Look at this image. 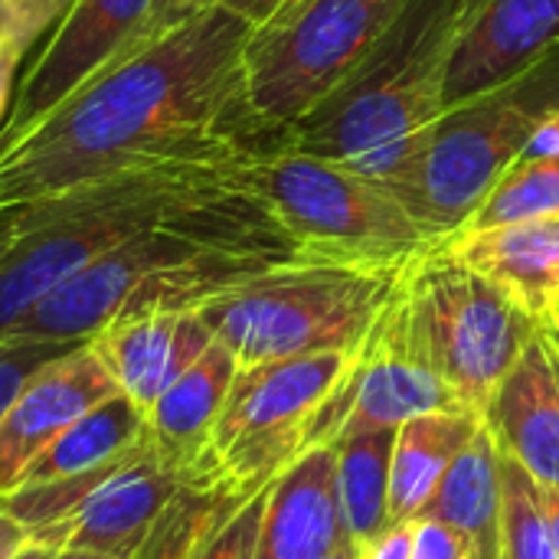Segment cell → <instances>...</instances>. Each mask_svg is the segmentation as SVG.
I'll return each instance as SVG.
<instances>
[{
    "instance_id": "1",
    "label": "cell",
    "mask_w": 559,
    "mask_h": 559,
    "mask_svg": "<svg viewBox=\"0 0 559 559\" xmlns=\"http://www.w3.org/2000/svg\"><path fill=\"white\" fill-rule=\"evenodd\" d=\"M249 33L252 23L226 7L193 10L0 138V213L141 167L233 160L275 144L246 98Z\"/></svg>"
},
{
    "instance_id": "2",
    "label": "cell",
    "mask_w": 559,
    "mask_h": 559,
    "mask_svg": "<svg viewBox=\"0 0 559 559\" xmlns=\"http://www.w3.org/2000/svg\"><path fill=\"white\" fill-rule=\"evenodd\" d=\"M242 157L183 197L160 223L72 275L10 331L79 344L131 314L200 311L242 282L301 259L242 180Z\"/></svg>"
},
{
    "instance_id": "3",
    "label": "cell",
    "mask_w": 559,
    "mask_h": 559,
    "mask_svg": "<svg viewBox=\"0 0 559 559\" xmlns=\"http://www.w3.org/2000/svg\"><path fill=\"white\" fill-rule=\"evenodd\" d=\"M485 0H406L354 75L282 141L341 160L396 197L445 111V85Z\"/></svg>"
},
{
    "instance_id": "4",
    "label": "cell",
    "mask_w": 559,
    "mask_h": 559,
    "mask_svg": "<svg viewBox=\"0 0 559 559\" xmlns=\"http://www.w3.org/2000/svg\"><path fill=\"white\" fill-rule=\"evenodd\" d=\"M233 160L154 164L16 210V239L0 262V334L95 259L160 223Z\"/></svg>"
},
{
    "instance_id": "5",
    "label": "cell",
    "mask_w": 559,
    "mask_h": 559,
    "mask_svg": "<svg viewBox=\"0 0 559 559\" xmlns=\"http://www.w3.org/2000/svg\"><path fill=\"white\" fill-rule=\"evenodd\" d=\"M242 180L272 210L301 259L403 269L429 246V233L380 180L282 138L242 157Z\"/></svg>"
},
{
    "instance_id": "6",
    "label": "cell",
    "mask_w": 559,
    "mask_h": 559,
    "mask_svg": "<svg viewBox=\"0 0 559 559\" xmlns=\"http://www.w3.org/2000/svg\"><path fill=\"white\" fill-rule=\"evenodd\" d=\"M550 115H559V46L514 79L449 105L436 118L400 190L432 242L449 239L475 216Z\"/></svg>"
},
{
    "instance_id": "7",
    "label": "cell",
    "mask_w": 559,
    "mask_h": 559,
    "mask_svg": "<svg viewBox=\"0 0 559 559\" xmlns=\"http://www.w3.org/2000/svg\"><path fill=\"white\" fill-rule=\"evenodd\" d=\"M406 269V265H403ZM403 269L295 259L203 305L200 314L239 367L278 357L360 350Z\"/></svg>"
},
{
    "instance_id": "8",
    "label": "cell",
    "mask_w": 559,
    "mask_h": 559,
    "mask_svg": "<svg viewBox=\"0 0 559 559\" xmlns=\"http://www.w3.org/2000/svg\"><path fill=\"white\" fill-rule=\"evenodd\" d=\"M419 347L459 403L485 423L488 403L540 321L439 242L403 269Z\"/></svg>"
},
{
    "instance_id": "9",
    "label": "cell",
    "mask_w": 559,
    "mask_h": 559,
    "mask_svg": "<svg viewBox=\"0 0 559 559\" xmlns=\"http://www.w3.org/2000/svg\"><path fill=\"white\" fill-rule=\"evenodd\" d=\"M406 0H285L246 43V98L275 138L331 98Z\"/></svg>"
},
{
    "instance_id": "10",
    "label": "cell",
    "mask_w": 559,
    "mask_h": 559,
    "mask_svg": "<svg viewBox=\"0 0 559 559\" xmlns=\"http://www.w3.org/2000/svg\"><path fill=\"white\" fill-rule=\"evenodd\" d=\"M354 360L357 350H324L239 367L210 439V475L255 495L308 449L324 445V406Z\"/></svg>"
},
{
    "instance_id": "11",
    "label": "cell",
    "mask_w": 559,
    "mask_h": 559,
    "mask_svg": "<svg viewBox=\"0 0 559 559\" xmlns=\"http://www.w3.org/2000/svg\"><path fill=\"white\" fill-rule=\"evenodd\" d=\"M157 3L160 0H75L33 56L23 79H16L0 138L29 128L138 49L151 36Z\"/></svg>"
},
{
    "instance_id": "12",
    "label": "cell",
    "mask_w": 559,
    "mask_h": 559,
    "mask_svg": "<svg viewBox=\"0 0 559 559\" xmlns=\"http://www.w3.org/2000/svg\"><path fill=\"white\" fill-rule=\"evenodd\" d=\"M423 413H468L426 360L403 278L357 350L350 370V403L334 442L400 429Z\"/></svg>"
},
{
    "instance_id": "13",
    "label": "cell",
    "mask_w": 559,
    "mask_h": 559,
    "mask_svg": "<svg viewBox=\"0 0 559 559\" xmlns=\"http://www.w3.org/2000/svg\"><path fill=\"white\" fill-rule=\"evenodd\" d=\"M190 478L197 475L180 472L160 459L147 432L141 449L124 465H118L62 524L33 534L56 547H92L105 554L134 557L164 508Z\"/></svg>"
},
{
    "instance_id": "14",
    "label": "cell",
    "mask_w": 559,
    "mask_h": 559,
    "mask_svg": "<svg viewBox=\"0 0 559 559\" xmlns=\"http://www.w3.org/2000/svg\"><path fill=\"white\" fill-rule=\"evenodd\" d=\"M115 393V380L85 341L43 364L0 419V498L59 432Z\"/></svg>"
},
{
    "instance_id": "15",
    "label": "cell",
    "mask_w": 559,
    "mask_h": 559,
    "mask_svg": "<svg viewBox=\"0 0 559 559\" xmlns=\"http://www.w3.org/2000/svg\"><path fill=\"white\" fill-rule=\"evenodd\" d=\"M213 341L200 311H151L111 321L85 344L102 360L118 393L147 413Z\"/></svg>"
},
{
    "instance_id": "16",
    "label": "cell",
    "mask_w": 559,
    "mask_h": 559,
    "mask_svg": "<svg viewBox=\"0 0 559 559\" xmlns=\"http://www.w3.org/2000/svg\"><path fill=\"white\" fill-rule=\"evenodd\" d=\"M485 426L537 485L559 488V354L544 328L495 390Z\"/></svg>"
},
{
    "instance_id": "17",
    "label": "cell",
    "mask_w": 559,
    "mask_h": 559,
    "mask_svg": "<svg viewBox=\"0 0 559 559\" xmlns=\"http://www.w3.org/2000/svg\"><path fill=\"white\" fill-rule=\"evenodd\" d=\"M344 537L337 452L324 442L272 481L252 559H324Z\"/></svg>"
},
{
    "instance_id": "18",
    "label": "cell",
    "mask_w": 559,
    "mask_h": 559,
    "mask_svg": "<svg viewBox=\"0 0 559 559\" xmlns=\"http://www.w3.org/2000/svg\"><path fill=\"white\" fill-rule=\"evenodd\" d=\"M559 46V0H485L455 56L445 108L488 92Z\"/></svg>"
},
{
    "instance_id": "19",
    "label": "cell",
    "mask_w": 559,
    "mask_h": 559,
    "mask_svg": "<svg viewBox=\"0 0 559 559\" xmlns=\"http://www.w3.org/2000/svg\"><path fill=\"white\" fill-rule=\"evenodd\" d=\"M439 246L514 295L537 321L559 288V213L459 229Z\"/></svg>"
},
{
    "instance_id": "20",
    "label": "cell",
    "mask_w": 559,
    "mask_h": 559,
    "mask_svg": "<svg viewBox=\"0 0 559 559\" xmlns=\"http://www.w3.org/2000/svg\"><path fill=\"white\" fill-rule=\"evenodd\" d=\"M236 373V354L223 341H213L180 373V380H174V386L147 409V432L164 462H170L180 472L210 478V439Z\"/></svg>"
},
{
    "instance_id": "21",
    "label": "cell",
    "mask_w": 559,
    "mask_h": 559,
    "mask_svg": "<svg viewBox=\"0 0 559 559\" xmlns=\"http://www.w3.org/2000/svg\"><path fill=\"white\" fill-rule=\"evenodd\" d=\"M423 518L455 527L472 559H501V449L485 423L442 475Z\"/></svg>"
},
{
    "instance_id": "22",
    "label": "cell",
    "mask_w": 559,
    "mask_h": 559,
    "mask_svg": "<svg viewBox=\"0 0 559 559\" xmlns=\"http://www.w3.org/2000/svg\"><path fill=\"white\" fill-rule=\"evenodd\" d=\"M481 419L472 413H423L396 429L390 465V524L423 518L449 465L462 455Z\"/></svg>"
},
{
    "instance_id": "23",
    "label": "cell",
    "mask_w": 559,
    "mask_h": 559,
    "mask_svg": "<svg viewBox=\"0 0 559 559\" xmlns=\"http://www.w3.org/2000/svg\"><path fill=\"white\" fill-rule=\"evenodd\" d=\"M144 439H147V413L124 393H115L98 406H92L85 416H79L66 432H59L29 462V468L13 485V491L105 468L121 455H128Z\"/></svg>"
},
{
    "instance_id": "24",
    "label": "cell",
    "mask_w": 559,
    "mask_h": 559,
    "mask_svg": "<svg viewBox=\"0 0 559 559\" xmlns=\"http://www.w3.org/2000/svg\"><path fill=\"white\" fill-rule=\"evenodd\" d=\"M396 429L331 442L337 452V501L344 534L364 550L390 527V465Z\"/></svg>"
},
{
    "instance_id": "25",
    "label": "cell",
    "mask_w": 559,
    "mask_h": 559,
    "mask_svg": "<svg viewBox=\"0 0 559 559\" xmlns=\"http://www.w3.org/2000/svg\"><path fill=\"white\" fill-rule=\"evenodd\" d=\"M249 495L233 491L213 478H190L177 498L164 508L144 544L131 559H190L193 550L246 501Z\"/></svg>"
},
{
    "instance_id": "26",
    "label": "cell",
    "mask_w": 559,
    "mask_h": 559,
    "mask_svg": "<svg viewBox=\"0 0 559 559\" xmlns=\"http://www.w3.org/2000/svg\"><path fill=\"white\" fill-rule=\"evenodd\" d=\"M501 559H559L534 475L501 452Z\"/></svg>"
},
{
    "instance_id": "27",
    "label": "cell",
    "mask_w": 559,
    "mask_h": 559,
    "mask_svg": "<svg viewBox=\"0 0 559 559\" xmlns=\"http://www.w3.org/2000/svg\"><path fill=\"white\" fill-rule=\"evenodd\" d=\"M559 213V151L511 167L462 229H481Z\"/></svg>"
},
{
    "instance_id": "28",
    "label": "cell",
    "mask_w": 559,
    "mask_h": 559,
    "mask_svg": "<svg viewBox=\"0 0 559 559\" xmlns=\"http://www.w3.org/2000/svg\"><path fill=\"white\" fill-rule=\"evenodd\" d=\"M82 344V341H79ZM75 344L69 341H39V337H26V334H0V419L7 413V406L13 403V396L20 393V386L52 357H59L62 350H69Z\"/></svg>"
},
{
    "instance_id": "29",
    "label": "cell",
    "mask_w": 559,
    "mask_h": 559,
    "mask_svg": "<svg viewBox=\"0 0 559 559\" xmlns=\"http://www.w3.org/2000/svg\"><path fill=\"white\" fill-rule=\"evenodd\" d=\"M269 488H259L255 495H249L197 550L190 559H252L255 554V540H259V524H262V511L269 501Z\"/></svg>"
},
{
    "instance_id": "30",
    "label": "cell",
    "mask_w": 559,
    "mask_h": 559,
    "mask_svg": "<svg viewBox=\"0 0 559 559\" xmlns=\"http://www.w3.org/2000/svg\"><path fill=\"white\" fill-rule=\"evenodd\" d=\"M75 0H10V43L26 56L56 23L69 13Z\"/></svg>"
},
{
    "instance_id": "31",
    "label": "cell",
    "mask_w": 559,
    "mask_h": 559,
    "mask_svg": "<svg viewBox=\"0 0 559 559\" xmlns=\"http://www.w3.org/2000/svg\"><path fill=\"white\" fill-rule=\"evenodd\" d=\"M413 559H472L468 540L436 521V518H416L413 521Z\"/></svg>"
},
{
    "instance_id": "32",
    "label": "cell",
    "mask_w": 559,
    "mask_h": 559,
    "mask_svg": "<svg viewBox=\"0 0 559 559\" xmlns=\"http://www.w3.org/2000/svg\"><path fill=\"white\" fill-rule=\"evenodd\" d=\"M282 3H285V0H180L174 23H177L180 16H187V13H193V10H203V7H226V10H233L236 16H242L246 23L259 26L262 20H269V16L275 13Z\"/></svg>"
},
{
    "instance_id": "33",
    "label": "cell",
    "mask_w": 559,
    "mask_h": 559,
    "mask_svg": "<svg viewBox=\"0 0 559 559\" xmlns=\"http://www.w3.org/2000/svg\"><path fill=\"white\" fill-rule=\"evenodd\" d=\"M364 559H413V521L390 524L367 550Z\"/></svg>"
},
{
    "instance_id": "34",
    "label": "cell",
    "mask_w": 559,
    "mask_h": 559,
    "mask_svg": "<svg viewBox=\"0 0 559 559\" xmlns=\"http://www.w3.org/2000/svg\"><path fill=\"white\" fill-rule=\"evenodd\" d=\"M20 62H23V52H20L10 39H3V43H0V128H3L7 111H10V105H13L16 69H20Z\"/></svg>"
},
{
    "instance_id": "35",
    "label": "cell",
    "mask_w": 559,
    "mask_h": 559,
    "mask_svg": "<svg viewBox=\"0 0 559 559\" xmlns=\"http://www.w3.org/2000/svg\"><path fill=\"white\" fill-rule=\"evenodd\" d=\"M33 537V531L0 504V559H13L20 554V547Z\"/></svg>"
},
{
    "instance_id": "36",
    "label": "cell",
    "mask_w": 559,
    "mask_h": 559,
    "mask_svg": "<svg viewBox=\"0 0 559 559\" xmlns=\"http://www.w3.org/2000/svg\"><path fill=\"white\" fill-rule=\"evenodd\" d=\"M56 554H59L56 544H49V540H43V537L33 534V537L20 547V554L13 559H56Z\"/></svg>"
},
{
    "instance_id": "37",
    "label": "cell",
    "mask_w": 559,
    "mask_h": 559,
    "mask_svg": "<svg viewBox=\"0 0 559 559\" xmlns=\"http://www.w3.org/2000/svg\"><path fill=\"white\" fill-rule=\"evenodd\" d=\"M544 488V485H540ZM544 508H547V521H550V534H554V547L559 554V488H544Z\"/></svg>"
},
{
    "instance_id": "38",
    "label": "cell",
    "mask_w": 559,
    "mask_h": 559,
    "mask_svg": "<svg viewBox=\"0 0 559 559\" xmlns=\"http://www.w3.org/2000/svg\"><path fill=\"white\" fill-rule=\"evenodd\" d=\"M16 239V210H3L0 213V262L7 255V249L13 246Z\"/></svg>"
},
{
    "instance_id": "39",
    "label": "cell",
    "mask_w": 559,
    "mask_h": 559,
    "mask_svg": "<svg viewBox=\"0 0 559 559\" xmlns=\"http://www.w3.org/2000/svg\"><path fill=\"white\" fill-rule=\"evenodd\" d=\"M56 559H131L124 554H105V550H92V547H59Z\"/></svg>"
},
{
    "instance_id": "40",
    "label": "cell",
    "mask_w": 559,
    "mask_h": 559,
    "mask_svg": "<svg viewBox=\"0 0 559 559\" xmlns=\"http://www.w3.org/2000/svg\"><path fill=\"white\" fill-rule=\"evenodd\" d=\"M177 7H180V0H160V3H157L154 23H151V36H154L157 29H167V26L174 23V16H177Z\"/></svg>"
},
{
    "instance_id": "41",
    "label": "cell",
    "mask_w": 559,
    "mask_h": 559,
    "mask_svg": "<svg viewBox=\"0 0 559 559\" xmlns=\"http://www.w3.org/2000/svg\"><path fill=\"white\" fill-rule=\"evenodd\" d=\"M540 328L550 331V334H559V288L547 298V308L540 314Z\"/></svg>"
},
{
    "instance_id": "42",
    "label": "cell",
    "mask_w": 559,
    "mask_h": 559,
    "mask_svg": "<svg viewBox=\"0 0 559 559\" xmlns=\"http://www.w3.org/2000/svg\"><path fill=\"white\" fill-rule=\"evenodd\" d=\"M324 559H364V547L357 544V540H350V537H344L331 554Z\"/></svg>"
},
{
    "instance_id": "43",
    "label": "cell",
    "mask_w": 559,
    "mask_h": 559,
    "mask_svg": "<svg viewBox=\"0 0 559 559\" xmlns=\"http://www.w3.org/2000/svg\"><path fill=\"white\" fill-rule=\"evenodd\" d=\"M10 39V0H0V43Z\"/></svg>"
},
{
    "instance_id": "44",
    "label": "cell",
    "mask_w": 559,
    "mask_h": 559,
    "mask_svg": "<svg viewBox=\"0 0 559 559\" xmlns=\"http://www.w3.org/2000/svg\"><path fill=\"white\" fill-rule=\"evenodd\" d=\"M547 334H550V331H547ZM550 341H554V347L559 350V334H550Z\"/></svg>"
},
{
    "instance_id": "45",
    "label": "cell",
    "mask_w": 559,
    "mask_h": 559,
    "mask_svg": "<svg viewBox=\"0 0 559 559\" xmlns=\"http://www.w3.org/2000/svg\"><path fill=\"white\" fill-rule=\"evenodd\" d=\"M557 354H559V350H557Z\"/></svg>"
}]
</instances>
